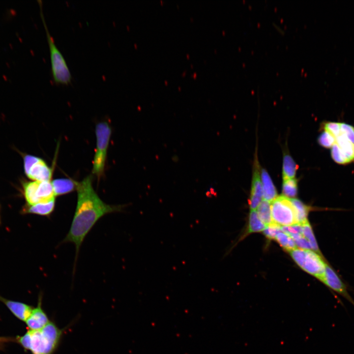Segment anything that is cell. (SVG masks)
I'll use <instances>...</instances> for the list:
<instances>
[{"label":"cell","mask_w":354,"mask_h":354,"mask_svg":"<svg viewBox=\"0 0 354 354\" xmlns=\"http://www.w3.org/2000/svg\"><path fill=\"white\" fill-rule=\"evenodd\" d=\"M263 200L271 203L277 197L276 188L267 171L263 169L261 172Z\"/></svg>","instance_id":"obj_13"},{"label":"cell","mask_w":354,"mask_h":354,"mask_svg":"<svg viewBox=\"0 0 354 354\" xmlns=\"http://www.w3.org/2000/svg\"><path fill=\"white\" fill-rule=\"evenodd\" d=\"M38 2L40 8V16L45 30L49 46L53 80L57 84L67 85L71 83V73L63 55L58 49L50 33L44 16L42 1L40 0Z\"/></svg>","instance_id":"obj_3"},{"label":"cell","mask_w":354,"mask_h":354,"mask_svg":"<svg viewBox=\"0 0 354 354\" xmlns=\"http://www.w3.org/2000/svg\"><path fill=\"white\" fill-rule=\"evenodd\" d=\"M51 182L56 197L70 193L77 188V182L70 178H58Z\"/></svg>","instance_id":"obj_14"},{"label":"cell","mask_w":354,"mask_h":354,"mask_svg":"<svg viewBox=\"0 0 354 354\" xmlns=\"http://www.w3.org/2000/svg\"><path fill=\"white\" fill-rule=\"evenodd\" d=\"M336 139L331 135L324 131L319 136V144L326 148H331L334 145Z\"/></svg>","instance_id":"obj_23"},{"label":"cell","mask_w":354,"mask_h":354,"mask_svg":"<svg viewBox=\"0 0 354 354\" xmlns=\"http://www.w3.org/2000/svg\"><path fill=\"white\" fill-rule=\"evenodd\" d=\"M248 232H260L265 230L266 225L261 220L257 212L251 210L249 213Z\"/></svg>","instance_id":"obj_19"},{"label":"cell","mask_w":354,"mask_h":354,"mask_svg":"<svg viewBox=\"0 0 354 354\" xmlns=\"http://www.w3.org/2000/svg\"><path fill=\"white\" fill-rule=\"evenodd\" d=\"M64 331V328H59L54 322L50 321L40 329H29L17 339L25 350L30 351L32 354H54Z\"/></svg>","instance_id":"obj_2"},{"label":"cell","mask_w":354,"mask_h":354,"mask_svg":"<svg viewBox=\"0 0 354 354\" xmlns=\"http://www.w3.org/2000/svg\"><path fill=\"white\" fill-rule=\"evenodd\" d=\"M111 132L110 126L106 121L99 122L96 125V147L93 162L92 173L99 178L104 173Z\"/></svg>","instance_id":"obj_4"},{"label":"cell","mask_w":354,"mask_h":354,"mask_svg":"<svg viewBox=\"0 0 354 354\" xmlns=\"http://www.w3.org/2000/svg\"><path fill=\"white\" fill-rule=\"evenodd\" d=\"M92 176L77 182V202L71 227L64 242L73 243L76 248V257L85 237L105 215L121 211L123 205H110L105 203L92 187Z\"/></svg>","instance_id":"obj_1"},{"label":"cell","mask_w":354,"mask_h":354,"mask_svg":"<svg viewBox=\"0 0 354 354\" xmlns=\"http://www.w3.org/2000/svg\"><path fill=\"white\" fill-rule=\"evenodd\" d=\"M273 25L276 30L278 31L280 33L284 34L285 31L281 28V27L279 26L278 25L275 23L273 24Z\"/></svg>","instance_id":"obj_27"},{"label":"cell","mask_w":354,"mask_h":354,"mask_svg":"<svg viewBox=\"0 0 354 354\" xmlns=\"http://www.w3.org/2000/svg\"><path fill=\"white\" fill-rule=\"evenodd\" d=\"M24 164L26 174L33 181H51L52 170L41 158L26 155L24 158Z\"/></svg>","instance_id":"obj_6"},{"label":"cell","mask_w":354,"mask_h":354,"mask_svg":"<svg viewBox=\"0 0 354 354\" xmlns=\"http://www.w3.org/2000/svg\"><path fill=\"white\" fill-rule=\"evenodd\" d=\"M297 181L294 178L284 179L282 185L283 196L294 198L297 194Z\"/></svg>","instance_id":"obj_21"},{"label":"cell","mask_w":354,"mask_h":354,"mask_svg":"<svg viewBox=\"0 0 354 354\" xmlns=\"http://www.w3.org/2000/svg\"><path fill=\"white\" fill-rule=\"evenodd\" d=\"M0 300L3 302L10 311L18 319L25 321L31 314L33 307L27 304L8 300L0 296Z\"/></svg>","instance_id":"obj_11"},{"label":"cell","mask_w":354,"mask_h":354,"mask_svg":"<svg viewBox=\"0 0 354 354\" xmlns=\"http://www.w3.org/2000/svg\"><path fill=\"white\" fill-rule=\"evenodd\" d=\"M296 246L301 249L312 250L311 245L308 240L303 236H301L297 239L294 240Z\"/></svg>","instance_id":"obj_25"},{"label":"cell","mask_w":354,"mask_h":354,"mask_svg":"<svg viewBox=\"0 0 354 354\" xmlns=\"http://www.w3.org/2000/svg\"><path fill=\"white\" fill-rule=\"evenodd\" d=\"M298 166L293 158L288 153L283 157V178L284 179L294 178Z\"/></svg>","instance_id":"obj_17"},{"label":"cell","mask_w":354,"mask_h":354,"mask_svg":"<svg viewBox=\"0 0 354 354\" xmlns=\"http://www.w3.org/2000/svg\"><path fill=\"white\" fill-rule=\"evenodd\" d=\"M39 181L26 182L23 184L24 195L27 205H33L39 203L36 191Z\"/></svg>","instance_id":"obj_15"},{"label":"cell","mask_w":354,"mask_h":354,"mask_svg":"<svg viewBox=\"0 0 354 354\" xmlns=\"http://www.w3.org/2000/svg\"><path fill=\"white\" fill-rule=\"evenodd\" d=\"M12 340V339H11V338L0 337V348L3 346V344L4 343L11 341Z\"/></svg>","instance_id":"obj_26"},{"label":"cell","mask_w":354,"mask_h":354,"mask_svg":"<svg viewBox=\"0 0 354 354\" xmlns=\"http://www.w3.org/2000/svg\"><path fill=\"white\" fill-rule=\"evenodd\" d=\"M295 209L297 224L302 225L307 222V215L310 207L296 199H290Z\"/></svg>","instance_id":"obj_16"},{"label":"cell","mask_w":354,"mask_h":354,"mask_svg":"<svg viewBox=\"0 0 354 354\" xmlns=\"http://www.w3.org/2000/svg\"><path fill=\"white\" fill-rule=\"evenodd\" d=\"M302 225V234L303 236L308 240L309 241L312 250L314 252L317 253L320 255L323 256L322 254L318 247V243L316 239L313 234L311 226L308 222V221L303 224Z\"/></svg>","instance_id":"obj_20"},{"label":"cell","mask_w":354,"mask_h":354,"mask_svg":"<svg viewBox=\"0 0 354 354\" xmlns=\"http://www.w3.org/2000/svg\"><path fill=\"white\" fill-rule=\"evenodd\" d=\"M275 239L285 250L288 252H291L296 247L293 239L284 233L281 232L279 233Z\"/></svg>","instance_id":"obj_22"},{"label":"cell","mask_w":354,"mask_h":354,"mask_svg":"<svg viewBox=\"0 0 354 354\" xmlns=\"http://www.w3.org/2000/svg\"><path fill=\"white\" fill-rule=\"evenodd\" d=\"M263 231L264 235L267 238L275 239L277 235L282 231L280 226L272 223L266 226Z\"/></svg>","instance_id":"obj_24"},{"label":"cell","mask_w":354,"mask_h":354,"mask_svg":"<svg viewBox=\"0 0 354 354\" xmlns=\"http://www.w3.org/2000/svg\"><path fill=\"white\" fill-rule=\"evenodd\" d=\"M258 161H255L249 205L251 210H255L263 200L261 177Z\"/></svg>","instance_id":"obj_9"},{"label":"cell","mask_w":354,"mask_h":354,"mask_svg":"<svg viewBox=\"0 0 354 354\" xmlns=\"http://www.w3.org/2000/svg\"><path fill=\"white\" fill-rule=\"evenodd\" d=\"M56 205L55 198L46 202L39 203L33 205H26L23 209L26 213L34 214L41 216H50L54 211Z\"/></svg>","instance_id":"obj_12"},{"label":"cell","mask_w":354,"mask_h":354,"mask_svg":"<svg viewBox=\"0 0 354 354\" xmlns=\"http://www.w3.org/2000/svg\"><path fill=\"white\" fill-rule=\"evenodd\" d=\"M326 264L323 256L312 250H305L301 268L321 281L324 277Z\"/></svg>","instance_id":"obj_8"},{"label":"cell","mask_w":354,"mask_h":354,"mask_svg":"<svg viewBox=\"0 0 354 354\" xmlns=\"http://www.w3.org/2000/svg\"><path fill=\"white\" fill-rule=\"evenodd\" d=\"M42 296L38 298L37 305L33 308L26 323L30 330H38L44 327L51 321L42 307Z\"/></svg>","instance_id":"obj_10"},{"label":"cell","mask_w":354,"mask_h":354,"mask_svg":"<svg viewBox=\"0 0 354 354\" xmlns=\"http://www.w3.org/2000/svg\"><path fill=\"white\" fill-rule=\"evenodd\" d=\"M330 155L334 161L339 164L354 162V143L346 136L340 135L331 148Z\"/></svg>","instance_id":"obj_7"},{"label":"cell","mask_w":354,"mask_h":354,"mask_svg":"<svg viewBox=\"0 0 354 354\" xmlns=\"http://www.w3.org/2000/svg\"><path fill=\"white\" fill-rule=\"evenodd\" d=\"M257 212L259 217L265 225L267 226L273 223L270 202L262 200L257 207Z\"/></svg>","instance_id":"obj_18"},{"label":"cell","mask_w":354,"mask_h":354,"mask_svg":"<svg viewBox=\"0 0 354 354\" xmlns=\"http://www.w3.org/2000/svg\"><path fill=\"white\" fill-rule=\"evenodd\" d=\"M272 220L279 226H289L297 224L295 209L290 199L280 196L270 203Z\"/></svg>","instance_id":"obj_5"}]
</instances>
